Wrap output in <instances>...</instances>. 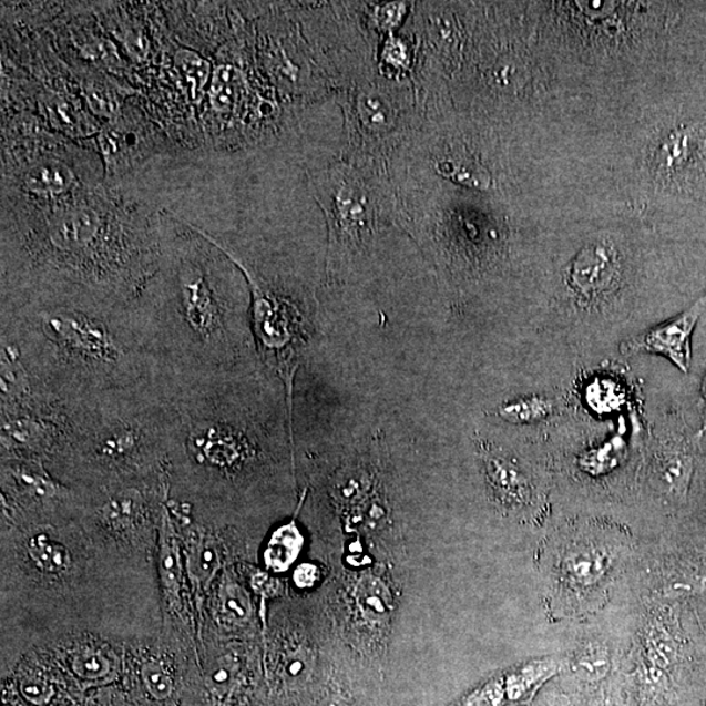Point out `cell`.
Returning <instances> with one entry per match:
<instances>
[{
  "label": "cell",
  "mask_w": 706,
  "mask_h": 706,
  "mask_svg": "<svg viewBox=\"0 0 706 706\" xmlns=\"http://www.w3.org/2000/svg\"><path fill=\"white\" fill-rule=\"evenodd\" d=\"M553 409H555L553 400L541 396H531L501 406L499 415L509 423L528 424L551 417Z\"/></svg>",
  "instance_id": "obj_21"
},
{
  "label": "cell",
  "mask_w": 706,
  "mask_h": 706,
  "mask_svg": "<svg viewBox=\"0 0 706 706\" xmlns=\"http://www.w3.org/2000/svg\"><path fill=\"white\" fill-rule=\"evenodd\" d=\"M339 100L347 137L341 158L388 172L426 119L415 80L385 76L377 61L339 93Z\"/></svg>",
  "instance_id": "obj_7"
},
{
  "label": "cell",
  "mask_w": 706,
  "mask_h": 706,
  "mask_svg": "<svg viewBox=\"0 0 706 706\" xmlns=\"http://www.w3.org/2000/svg\"><path fill=\"white\" fill-rule=\"evenodd\" d=\"M413 3H360L364 24L376 38L382 39L389 34L398 33L407 18H410Z\"/></svg>",
  "instance_id": "obj_18"
},
{
  "label": "cell",
  "mask_w": 706,
  "mask_h": 706,
  "mask_svg": "<svg viewBox=\"0 0 706 706\" xmlns=\"http://www.w3.org/2000/svg\"><path fill=\"white\" fill-rule=\"evenodd\" d=\"M632 633L621 676L624 706L697 700L698 651L688 603L631 604Z\"/></svg>",
  "instance_id": "obj_5"
},
{
  "label": "cell",
  "mask_w": 706,
  "mask_h": 706,
  "mask_svg": "<svg viewBox=\"0 0 706 706\" xmlns=\"http://www.w3.org/2000/svg\"><path fill=\"white\" fill-rule=\"evenodd\" d=\"M84 402V400H83ZM43 389L17 356L0 346V443L3 461L45 464L64 457L74 434L79 407Z\"/></svg>",
  "instance_id": "obj_9"
},
{
  "label": "cell",
  "mask_w": 706,
  "mask_h": 706,
  "mask_svg": "<svg viewBox=\"0 0 706 706\" xmlns=\"http://www.w3.org/2000/svg\"><path fill=\"white\" fill-rule=\"evenodd\" d=\"M614 275L613 253L604 245L582 252L574 262L571 282L581 296L593 298L607 288Z\"/></svg>",
  "instance_id": "obj_17"
},
{
  "label": "cell",
  "mask_w": 706,
  "mask_h": 706,
  "mask_svg": "<svg viewBox=\"0 0 706 706\" xmlns=\"http://www.w3.org/2000/svg\"><path fill=\"white\" fill-rule=\"evenodd\" d=\"M636 548L624 531L595 523L552 531L538 552L551 617L579 623L608 608L622 592Z\"/></svg>",
  "instance_id": "obj_4"
},
{
  "label": "cell",
  "mask_w": 706,
  "mask_h": 706,
  "mask_svg": "<svg viewBox=\"0 0 706 706\" xmlns=\"http://www.w3.org/2000/svg\"><path fill=\"white\" fill-rule=\"evenodd\" d=\"M706 593V533L686 516L637 541L616 602L688 603Z\"/></svg>",
  "instance_id": "obj_10"
},
{
  "label": "cell",
  "mask_w": 706,
  "mask_h": 706,
  "mask_svg": "<svg viewBox=\"0 0 706 706\" xmlns=\"http://www.w3.org/2000/svg\"><path fill=\"white\" fill-rule=\"evenodd\" d=\"M698 655L706 659V593L689 602Z\"/></svg>",
  "instance_id": "obj_28"
},
{
  "label": "cell",
  "mask_w": 706,
  "mask_h": 706,
  "mask_svg": "<svg viewBox=\"0 0 706 706\" xmlns=\"http://www.w3.org/2000/svg\"><path fill=\"white\" fill-rule=\"evenodd\" d=\"M163 544L162 552H160V572H162V580L164 582L167 592L176 593L180 584V563L177 552L172 544V538L170 536V515H167L164 508L163 513Z\"/></svg>",
  "instance_id": "obj_23"
},
{
  "label": "cell",
  "mask_w": 706,
  "mask_h": 706,
  "mask_svg": "<svg viewBox=\"0 0 706 706\" xmlns=\"http://www.w3.org/2000/svg\"><path fill=\"white\" fill-rule=\"evenodd\" d=\"M538 706H574L573 698L560 689L549 690Z\"/></svg>",
  "instance_id": "obj_31"
},
{
  "label": "cell",
  "mask_w": 706,
  "mask_h": 706,
  "mask_svg": "<svg viewBox=\"0 0 706 706\" xmlns=\"http://www.w3.org/2000/svg\"><path fill=\"white\" fill-rule=\"evenodd\" d=\"M702 437L676 431L657 442L647 463L646 482L669 519L686 511L697 469Z\"/></svg>",
  "instance_id": "obj_11"
},
{
  "label": "cell",
  "mask_w": 706,
  "mask_h": 706,
  "mask_svg": "<svg viewBox=\"0 0 706 706\" xmlns=\"http://www.w3.org/2000/svg\"><path fill=\"white\" fill-rule=\"evenodd\" d=\"M173 217L177 223L163 225L156 272L129 304L143 351L157 374L174 378L259 372L243 273L184 218Z\"/></svg>",
  "instance_id": "obj_1"
},
{
  "label": "cell",
  "mask_w": 706,
  "mask_h": 706,
  "mask_svg": "<svg viewBox=\"0 0 706 706\" xmlns=\"http://www.w3.org/2000/svg\"><path fill=\"white\" fill-rule=\"evenodd\" d=\"M303 545V536L295 523L276 530L266 550V563L274 571H286L295 562Z\"/></svg>",
  "instance_id": "obj_19"
},
{
  "label": "cell",
  "mask_w": 706,
  "mask_h": 706,
  "mask_svg": "<svg viewBox=\"0 0 706 706\" xmlns=\"http://www.w3.org/2000/svg\"><path fill=\"white\" fill-rule=\"evenodd\" d=\"M487 479L502 505L522 511L535 504L536 487L525 471L505 457L484 456Z\"/></svg>",
  "instance_id": "obj_14"
},
{
  "label": "cell",
  "mask_w": 706,
  "mask_h": 706,
  "mask_svg": "<svg viewBox=\"0 0 706 706\" xmlns=\"http://www.w3.org/2000/svg\"><path fill=\"white\" fill-rule=\"evenodd\" d=\"M222 600L224 610L237 618H245L249 613V602L238 586H225Z\"/></svg>",
  "instance_id": "obj_29"
},
{
  "label": "cell",
  "mask_w": 706,
  "mask_h": 706,
  "mask_svg": "<svg viewBox=\"0 0 706 706\" xmlns=\"http://www.w3.org/2000/svg\"><path fill=\"white\" fill-rule=\"evenodd\" d=\"M703 706H706V703Z\"/></svg>",
  "instance_id": "obj_34"
},
{
  "label": "cell",
  "mask_w": 706,
  "mask_h": 706,
  "mask_svg": "<svg viewBox=\"0 0 706 706\" xmlns=\"http://www.w3.org/2000/svg\"><path fill=\"white\" fill-rule=\"evenodd\" d=\"M28 552L35 565L45 572L61 573L68 571L71 564L68 549L45 534L32 536L28 542Z\"/></svg>",
  "instance_id": "obj_20"
},
{
  "label": "cell",
  "mask_w": 706,
  "mask_h": 706,
  "mask_svg": "<svg viewBox=\"0 0 706 706\" xmlns=\"http://www.w3.org/2000/svg\"><path fill=\"white\" fill-rule=\"evenodd\" d=\"M564 668V654H550L523 661L501 673L509 706L533 703L545 684L563 675Z\"/></svg>",
  "instance_id": "obj_13"
},
{
  "label": "cell",
  "mask_w": 706,
  "mask_h": 706,
  "mask_svg": "<svg viewBox=\"0 0 706 706\" xmlns=\"http://www.w3.org/2000/svg\"><path fill=\"white\" fill-rule=\"evenodd\" d=\"M214 243L243 273L260 372L286 391L289 433L294 439L295 381L310 339V319L300 294L280 275L267 274L252 260Z\"/></svg>",
  "instance_id": "obj_8"
},
{
  "label": "cell",
  "mask_w": 706,
  "mask_h": 706,
  "mask_svg": "<svg viewBox=\"0 0 706 706\" xmlns=\"http://www.w3.org/2000/svg\"><path fill=\"white\" fill-rule=\"evenodd\" d=\"M0 346L17 356L35 383L74 403L157 374L131 327L129 305L93 297L0 304Z\"/></svg>",
  "instance_id": "obj_2"
},
{
  "label": "cell",
  "mask_w": 706,
  "mask_h": 706,
  "mask_svg": "<svg viewBox=\"0 0 706 706\" xmlns=\"http://www.w3.org/2000/svg\"><path fill=\"white\" fill-rule=\"evenodd\" d=\"M147 494L137 485H122L109 491L96 508L101 525L112 531L134 529L147 514Z\"/></svg>",
  "instance_id": "obj_16"
},
{
  "label": "cell",
  "mask_w": 706,
  "mask_h": 706,
  "mask_svg": "<svg viewBox=\"0 0 706 706\" xmlns=\"http://www.w3.org/2000/svg\"><path fill=\"white\" fill-rule=\"evenodd\" d=\"M381 167L339 162L309 174L329 232L327 278L344 279L366 258L386 223L397 222L395 185Z\"/></svg>",
  "instance_id": "obj_6"
},
{
  "label": "cell",
  "mask_w": 706,
  "mask_h": 706,
  "mask_svg": "<svg viewBox=\"0 0 706 706\" xmlns=\"http://www.w3.org/2000/svg\"><path fill=\"white\" fill-rule=\"evenodd\" d=\"M450 706H509L502 674L491 676Z\"/></svg>",
  "instance_id": "obj_22"
},
{
  "label": "cell",
  "mask_w": 706,
  "mask_h": 706,
  "mask_svg": "<svg viewBox=\"0 0 706 706\" xmlns=\"http://www.w3.org/2000/svg\"><path fill=\"white\" fill-rule=\"evenodd\" d=\"M187 566L196 581L206 582L217 570L216 552L207 543H196L188 553Z\"/></svg>",
  "instance_id": "obj_24"
},
{
  "label": "cell",
  "mask_w": 706,
  "mask_h": 706,
  "mask_svg": "<svg viewBox=\"0 0 706 706\" xmlns=\"http://www.w3.org/2000/svg\"><path fill=\"white\" fill-rule=\"evenodd\" d=\"M705 308L706 293L681 315L653 327L651 330L636 335L635 338L625 340L621 347L622 354L624 356L637 354L664 356L683 374H688L690 359H693L690 340H693L695 327Z\"/></svg>",
  "instance_id": "obj_12"
},
{
  "label": "cell",
  "mask_w": 706,
  "mask_h": 706,
  "mask_svg": "<svg viewBox=\"0 0 706 706\" xmlns=\"http://www.w3.org/2000/svg\"><path fill=\"white\" fill-rule=\"evenodd\" d=\"M72 668L80 678L99 679L109 673L111 664L105 655L94 651H85L72 659Z\"/></svg>",
  "instance_id": "obj_25"
},
{
  "label": "cell",
  "mask_w": 706,
  "mask_h": 706,
  "mask_svg": "<svg viewBox=\"0 0 706 706\" xmlns=\"http://www.w3.org/2000/svg\"><path fill=\"white\" fill-rule=\"evenodd\" d=\"M700 395H702V400H703V427L700 429H698V436L703 437L706 433V374L703 378V383H702V390H700Z\"/></svg>",
  "instance_id": "obj_33"
},
{
  "label": "cell",
  "mask_w": 706,
  "mask_h": 706,
  "mask_svg": "<svg viewBox=\"0 0 706 706\" xmlns=\"http://www.w3.org/2000/svg\"><path fill=\"white\" fill-rule=\"evenodd\" d=\"M142 678L150 694L157 700H165L173 693V682L162 665L149 662L142 668Z\"/></svg>",
  "instance_id": "obj_26"
},
{
  "label": "cell",
  "mask_w": 706,
  "mask_h": 706,
  "mask_svg": "<svg viewBox=\"0 0 706 706\" xmlns=\"http://www.w3.org/2000/svg\"><path fill=\"white\" fill-rule=\"evenodd\" d=\"M176 428L170 380L156 374L85 399L64 457L99 475L125 474L171 451Z\"/></svg>",
  "instance_id": "obj_3"
},
{
  "label": "cell",
  "mask_w": 706,
  "mask_h": 706,
  "mask_svg": "<svg viewBox=\"0 0 706 706\" xmlns=\"http://www.w3.org/2000/svg\"><path fill=\"white\" fill-rule=\"evenodd\" d=\"M429 164L437 176L454 184L468 186L474 191H490L492 187L490 171L464 145L454 143L440 145L434 154L429 156Z\"/></svg>",
  "instance_id": "obj_15"
},
{
  "label": "cell",
  "mask_w": 706,
  "mask_h": 706,
  "mask_svg": "<svg viewBox=\"0 0 706 706\" xmlns=\"http://www.w3.org/2000/svg\"><path fill=\"white\" fill-rule=\"evenodd\" d=\"M21 690L29 700L42 704L49 700L53 694L52 687L41 679L29 678L21 684Z\"/></svg>",
  "instance_id": "obj_30"
},
{
  "label": "cell",
  "mask_w": 706,
  "mask_h": 706,
  "mask_svg": "<svg viewBox=\"0 0 706 706\" xmlns=\"http://www.w3.org/2000/svg\"><path fill=\"white\" fill-rule=\"evenodd\" d=\"M316 572V567L315 566H309V565H304L301 567H298V570L296 571L295 574V580L298 584V586H308V580L310 581V584H313V582H315L316 576H308V574Z\"/></svg>",
  "instance_id": "obj_32"
},
{
  "label": "cell",
  "mask_w": 706,
  "mask_h": 706,
  "mask_svg": "<svg viewBox=\"0 0 706 706\" xmlns=\"http://www.w3.org/2000/svg\"><path fill=\"white\" fill-rule=\"evenodd\" d=\"M695 498L688 500V504L694 502L695 508L690 509L687 515H683L706 533V463L703 465V470L698 471Z\"/></svg>",
  "instance_id": "obj_27"
}]
</instances>
